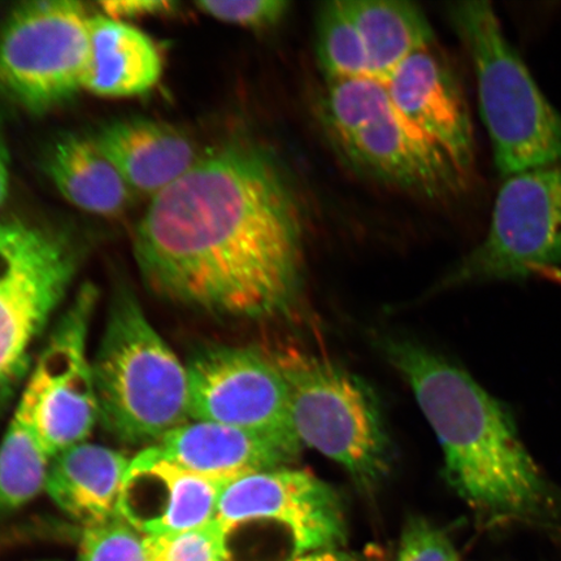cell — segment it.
<instances>
[{
    "label": "cell",
    "instance_id": "603a6c76",
    "mask_svg": "<svg viewBox=\"0 0 561 561\" xmlns=\"http://www.w3.org/2000/svg\"><path fill=\"white\" fill-rule=\"evenodd\" d=\"M231 533L217 518L184 531L145 536L147 561H229Z\"/></svg>",
    "mask_w": 561,
    "mask_h": 561
},
{
    "label": "cell",
    "instance_id": "9c48e42d",
    "mask_svg": "<svg viewBox=\"0 0 561 561\" xmlns=\"http://www.w3.org/2000/svg\"><path fill=\"white\" fill-rule=\"evenodd\" d=\"M98 291L83 285L55 327L32 371L15 415L37 433L53 456L83 444L100 420L88 334Z\"/></svg>",
    "mask_w": 561,
    "mask_h": 561
},
{
    "label": "cell",
    "instance_id": "44dd1931",
    "mask_svg": "<svg viewBox=\"0 0 561 561\" xmlns=\"http://www.w3.org/2000/svg\"><path fill=\"white\" fill-rule=\"evenodd\" d=\"M51 461L33 427L13 415L0 444V516L24 507L46 489Z\"/></svg>",
    "mask_w": 561,
    "mask_h": 561
},
{
    "label": "cell",
    "instance_id": "5b68a950",
    "mask_svg": "<svg viewBox=\"0 0 561 561\" xmlns=\"http://www.w3.org/2000/svg\"><path fill=\"white\" fill-rule=\"evenodd\" d=\"M283 375L293 431L345 468L363 489H375L390 469V444L380 407L360 378L306 351L280 346L268 355Z\"/></svg>",
    "mask_w": 561,
    "mask_h": 561
},
{
    "label": "cell",
    "instance_id": "d4e9b609",
    "mask_svg": "<svg viewBox=\"0 0 561 561\" xmlns=\"http://www.w3.org/2000/svg\"><path fill=\"white\" fill-rule=\"evenodd\" d=\"M209 18L251 31H268L284 21L291 4L286 0H229V2L196 3Z\"/></svg>",
    "mask_w": 561,
    "mask_h": 561
},
{
    "label": "cell",
    "instance_id": "7c38bea8",
    "mask_svg": "<svg viewBox=\"0 0 561 561\" xmlns=\"http://www.w3.org/2000/svg\"><path fill=\"white\" fill-rule=\"evenodd\" d=\"M328 139L355 172L419 198L455 201L472 184L439 147L399 115L391 101L366 124Z\"/></svg>",
    "mask_w": 561,
    "mask_h": 561
},
{
    "label": "cell",
    "instance_id": "ffe728a7",
    "mask_svg": "<svg viewBox=\"0 0 561 561\" xmlns=\"http://www.w3.org/2000/svg\"><path fill=\"white\" fill-rule=\"evenodd\" d=\"M359 31L370 76L385 82L412 55L436 45L426 13L401 0H343Z\"/></svg>",
    "mask_w": 561,
    "mask_h": 561
},
{
    "label": "cell",
    "instance_id": "2e32d148",
    "mask_svg": "<svg viewBox=\"0 0 561 561\" xmlns=\"http://www.w3.org/2000/svg\"><path fill=\"white\" fill-rule=\"evenodd\" d=\"M133 193L157 196L202 158L186 133L147 117L105 123L91 136Z\"/></svg>",
    "mask_w": 561,
    "mask_h": 561
},
{
    "label": "cell",
    "instance_id": "d6986e66",
    "mask_svg": "<svg viewBox=\"0 0 561 561\" xmlns=\"http://www.w3.org/2000/svg\"><path fill=\"white\" fill-rule=\"evenodd\" d=\"M44 170L62 198L85 213L116 217L130 205L131 188L91 137L65 133L55 138Z\"/></svg>",
    "mask_w": 561,
    "mask_h": 561
},
{
    "label": "cell",
    "instance_id": "484cf974",
    "mask_svg": "<svg viewBox=\"0 0 561 561\" xmlns=\"http://www.w3.org/2000/svg\"><path fill=\"white\" fill-rule=\"evenodd\" d=\"M397 561H459L451 539L423 517L405 523Z\"/></svg>",
    "mask_w": 561,
    "mask_h": 561
},
{
    "label": "cell",
    "instance_id": "4dcf8cb0",
    "mask_svg": "<svg viewBox=\"0 0 561 561\" xmlns=\"http://www.w3.org/2000/svg\"><path fill=\"white\" fill-rule=\"evenodd\" d=\"M557 538L560 539V541H561V535H560V537L558 536Z\"/></svg>",
    "mask_w": 561,
    "mask_h": 561
},
{
    "label": "cell",
    "instance_id": "8fae6325",
    "mask_svg": "<svg viewBox=\"0 0 561 561\" xmlns=\"http://www.w3.org/2000/svg\"><path fill=\"white\" fill-rule=\"evenodd\" d=\"M217 520L238 526L273 522L289 530L294 556L331 551L345 541L346 526L336 491L310 472L277 468L238 477L224 489Z\"/></svg>",
    "mask_w": 561,
    "mask_h": 561
},
{
    "label": "cell",
    "instance_id": "30bf717a",
    "mask_svg": "<svg viewBox=\"0 0 561 561\" xmlns=\"http://www.w3.org/2000/svg\"><path fill=\"white\" fill-rule=\"evenodd\" d=\"M187 371L192 420L299 442L284 377L268 355L242 347L209 348Z\"/></svg>",
    "mask_w": 561,
    "mask_h": 561
},
{
    "label": "cell",
    "instance_id": "f1b7e54d",
    "mask_svg": "<svg viewBox=\"0 0 561 561\" xmlns=\"http://www.w3.org/2000/svg\"><path fill=\"white\" fill-rule=\"evenodd\" d=\"M334 558H335V552H319V553H314V556L301 557L294 561H333Z\"/></svg>",
    "mask_w": 561,
    "mask_h": 561
},
{
    "label": "cell",
    "instance_id": "52a82bcc",
    "mask_svg": "<svg viewBox=\"0 0 561 561\" xmlns=\"http://www.w3.org/2000/svg\"><path fill=\"white\" fill-rule=\"evenodd\" d=\"M89 21L70 0L15 7L0 27V91L34 115L72 100L83 89Z\"/></svg>",
    "mask_w": 561,
    "mask_h": 561
},
{
    "label": "cell",
    "instance_id": "8992f818",
    "mask_svg": "<svg viewBox=\"0 0 561 561\" xmlns=\"http://www.w3.org/2000/svg\"><path fill=\"white\" fill-rule=\"evenodd\" d=\"M79 261L59 231L0 221V413L30 370L34 343L65 299Z\"/></svg>",
    "mask_w": 561,
    "mask_h": 561
},
{
    "label": "cell",
    "instance_id": "ba28073f",
    "mask_svg": "<svg viewBox=\"0 0 561 561\" xmlns=\"http://www.w3.org/2000/svg\"><path fill=\"white\" fill-rule=\"evenodd\" d=\"M556 266H561V165L537 168L504 182L486 237L442 286L525 279Z\"/></svg>",
    "mask_w": 561,
    "mask_h": 561
},
{
    "label": "cell",
    "instance_id": "f546056e",
    "mask_svg": "<svg viewBox=\"0 0 561 561\" xmlns=\"http://www.w3.org/2000/svg\"><path fill=\"white\" fill-rule=\"evenodd\" d=\"M333 561H357L354 558L348 556H343V553L335 552V558Z\"/></svg>",
    "mask_w": 561,
    "mask_h": 561
},
{
    "label": "cell",
    "instance_id": "7a4b0ae2",
    "mask_svg": "<svg viewBox=\"0 0 561 561\" xmlns=\"http://www.w3.org/2000/svg\"><path fill=\"white\" fill-rule=\"evenodd\" d=\"M445 455L446 479L490 526L561 533V489L533 460L506 405L465 369L407 340L385 342Z\"/></svg>",
    "mask_w": 561,
    "mask_h": 561
},
{
    "label": "cell",
    "instance_id": "9a60e30c",
    "mask_svg": "<svg viewBox=\"0 0 561 561\" xmlns=\"http://www.w3.org/2000/svg\"><path fill=\"white\" fill-rule=\"evenodd\" d=\"M300 447L297 440L191 420L139 454L186 471L231 481L284 468L297 458Z\"/></svg>",
    "mask_w": 561,
    "mask_h": 561
},
{
    "label": "cell",
    "instance_id": "4fadbf2b",
    "mask_svg": "<svg viewBox=\"0 0 561 561\" xmlns=\"http://www.w3.org/2000/svg\"><path fill=\"white\" fill-rule=\"evenodd\" d=\"M385 85L399 115L473 180L476 142L471 114L458 77L436 45L404 60Z\"/></svg>",
    "mask_w": 561,
    "mask_h": 561
},
{
    "label": "cell",
    "instance_id": "ac0fdd59",
    "mask_svg": "<svg viewBox=\"0 0 561 561\" xmlns=\"http://www.w3.org/2000/svg\"><path fill=\"white\" fill-rule=\"evenodd\" d=\"M163 75L156 42L126 21L90 18L89 55L83 89L105 98L149 93Z\"/></svg>",
    "mask_w": 561,
    "mask_h": 561
},
{
    "label": "cell",
    "instance_id": "277c9868",
    "mask_svg": "<svg viewBox=\"0 0 561 561\" xmlns=\"http://www.w3.org/2000/svg\"><path fill=\"white\" fill-rule=\"evenodd\" d=\"M474 69L496 170L504 178L561 160V115L546 100L488 2L448 7Z\"/></svg>",
    "mask_w": 561,
    "mask_h": 561
},
{
    "label": "cell",
    "instance_id": "7402d4cb",
    "mask_svg": "<svg viewBox=\"0 0 561 561\" xmlns=\"http://www.w3.org/2000/svg\"><path fill=\"white\" fill-rule=\"evenodd\" d=\"M314 50L325 81L371 77L366 46L343 0L322 3L316 12Z\"/></svg>",
    "mask_w": 561,
    "mask_h": 561
},
{
    "label": "cell",
    "instance_id": "5bb4252c",
    "mask_svg": "<svg viewBox=\"0 0 561 561\" xmlns=\"http://www.w3.org/2000/svg\"><path fill=\"white\" fill-rule=\"evenodd\" d=\"M228 482L138 454L124 480L118 515L144 536L198 528L215 520Z\"/></svg>",
    "mask_w": 561,
    "mask_h": 561
},
{
    "label": "cell",
    "instance_id": "4316f807",
    "mask_svg": "<svg viewBox=\"0 0 561 561\" xmlns=\"http://www.w3.org/2000/svg\"><path fill=\"white\" fill-rule=\"evenodd\" d=\"M104 16L115 20H131L147 16L165 15L173 11L171 2L160 0H115V2H103Z\"/></svg>",
    "mask_w": 561,
    "mask_h": 561
},
{
    "label": "cell",
    "instance_id": "6da1fadb",
    "mask_svg": "<svg viewBox=\"0 0 561 561\" xmlns=\"http://www.w3.org/2000/svg\"><path fill=\"white\" fill-rule=\"evenodd\" d=\"M306 226L283 160L262 140L241 136L151 198L136 230L137 264L151 289L175 304L279 318L304 294Z\"/></svg>",
    "mask_w": 561,
    "mask_h": 561
},
{
    "label": "cell",
    "instance_id": "3957f363",
    "mask_svg": "<svg viewBox=\"0 0 561 561\" xmlns=\"http://www.w3.org/2000/svg\"><path fill=\"white\" fill-rule=\"evenodd\" d=\"M93 375L100 419L125 444L151 446L192 420L187 367L126 289L112 301Z\"/></svg>",
    "mask_w": 561,
    "mask_h": 561
},
{
    "label": "cell",
    "instance_id": "e0dca14e",
    "mask_svg": "<svg viewBox=\"0 0 561 561\" xmlns=\"http://www.w3.org/2000/svg\"><path fill=\"white\" fill-rule=\"evenodd\" d=\"M129 466L121 451L83 442L55 456L46 490L56 506L85 526L107 522L118 515Z\"/></svg>",
    "mask_w": 561,
    "mask_h": 561
},
{
    "label": "cell",
    "instance_id": "83f0119b",
    "mask_svg": "<svg viewBox=\"0 0 561 561\" xmlns=\"http://www.w3.org/2000/svg\"><path fill=\"white\" fill-rule=\"evenodd\" d=\"M11 156L9 142H7L4 123L0 114V208L4 205L7 195H9L11 178Z\"/></svg>",
    "mask_w": 561,
    "mask_h": 561
},
{
    "label": "cell",
    "instance_id": "cb8c5ba5",
    "mask_svg": "<svg viewBox=\"0 0 561 561\" xmlns=\"http://www.w3.org/2000/svg\"><path fill=\"white\" fill-rule=\"evenodd\" d=\"M79 561H147L145 536L121 515L85 526Z\"/></svg>",
    "mask_w": 561,
    "mask_h": 561
}]
</instances>
